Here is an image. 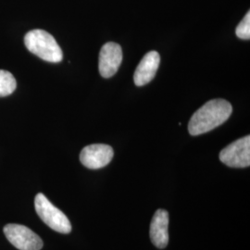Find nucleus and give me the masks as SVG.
Returning <instances> with one entry per match:
<instances>
[{
  "label": "nucleus",
  "instance_id": "obj_1",
  "mask_svg": "<svg viewBox=\"0 0 250 250\" xmlns=\"http://www.w3.org/2000/svg\"><path fill=\"white\" fill-rule=\"evenodd\" d=\"M232 105L224 99H212L199 107L190 119L188 131L191 135L210 132L224 124L232 115Z\"/></svg>",
  "mask_w": 250,
  "mask_h": 250
},
{
  "label": "nucleus",
  "instance_id": "obj_2",
  "mask_svg": "<svg viewBox=\"0 0 250 250\" xmlns=\"http://www.w3.org/2000/svg\"><path fill=\"white\" fill-rule=\"evenodd\" d=\"M24 44L27 49L40 59L48 62L58 63L62 61L63 53L56 39L44 30H33L26 34Z\"/></svg>",
  "mask_w": 250,
  "mask_h": 250
},
{
  "label": "nucleus",
  "instance_id": "obj_3",
  "mask_svg": "<svg viewBox=\"0 0 250 250\" xmlns=\"http://www.w3.org/2000/svg\"><path fill=\"white\" fill-rule=\"evenodd\" d=\"M35 208L37 215L49 228L61 233H70L72 224L67 216L46 198L44 194L39 193L35 198Z\"/></svg>",
  "mask_w": 250,
  "mask_h": 250
},
{
  "label": "nucleus",
  "instance_id": "obj_4",
  "mask_svg": "<svg viewBox=\"0 0 250 250\" xmlns=\"http://www.w3.org/2000/svg\"><path fill=\"white\" fill-rule=\"evenodd\" d=\"M3 231L11 245L19 250H40L44 246L39 235L24 225L7 224Z\"/></svg>",
  "mask_w": 250,
  "mask_h": 250
},
{
  "label": "nucleus",
  "instance_id": "obj_5",
  "mask_svg": "<svg viewBox=\"0 0 250 250\" xmlns=\"http://www.w3.org/2000/svg\"><path fill=\"white\" fill-rule=\"evenodd\" d=\"M220 161L232 168L250 165V136L247 135L227 146L220 153Z\"/></svg>",
  "mask_w": 250,
  "mask_h": 250
},
{
  "label": "nucleus",
  "instance_id": "obj_6",
  "mask_svg": "<svg viewBox=\"0 0 250 250\" xmlns=\"http://www.w3.org/2000/svg\"><path fill=\"white\" fill-rule=\"evenodd\" d=\"M114 152L110 146L104 144H94L85 146L80 154L81 163L91 170H98L106 167L111 161Z\"/></svg>",
  "mask_w": 250,
  "mask_h": 250
},
{
  "label": "nucleus",
  "instance_id": "obj_7",
  "mask_svg": "<svg viewBox=\"0 0 250 250\" xmlns=\"http://www.w3.org/2000/svg\"><path fill=\"white\" fill-rule=\"evenodd\" d=\"M123 62V50L117 43L108 42L102 46L99 54V70L104 78L112 77Z\"/></svg>",
  "mask_w": 250,
  "mask_h": 250
},
{
  "label": "nucleus",
  "instance_id": "obj_8",
  "mask_svg": "<svg viewBox=\"0 0 250 250\" xmlns=\"http://www.w3.org/2000/svg\"><path fill=\"white\" fill-rule=\"evenodd\" d=\"M169 213L165 209H158L150 224V239L158 249H165L169 243Z\"/></svg>",
  "mask_w": 250,
  "mask_h": 250
},
{
  "label": "nucleus",
  "instance_id": "obj_9",
  "mask_svg": "<svg viewBox=\"0 0 250 250\" xmlns=\"http://www.w3.org/2000/svg\"><path fill=\"white\" fill-rule=\"evenodd\" d=\"M161 57L157 51H150L144 56L134 74L135 85L143 86L151 82L160 67Z\"/></svg>",
  "mask_w": 250,
  "mask_h": 250
},
{
  "label": "nucleus",
  "instance_id": "obj_10",
  "mask_svg": "<svg viewBox=\"0 0 250 250\" xmlns=\"http://www.w3.org/2000/svg\"><path fill=\"white\" fill-rule=\"evenodd\" d=\"M17 87V82L14 76L4 70H0V98L11 95Z\"/></svg>",
  "mask_w": 250,
  "mask_h": 250
},
{
  "label": "nucleus",
  "instance_id": "obj_11",
  "mask_svg": "<svg viewBox=\"0 0 250 250\" xmlns=\"http://www.w3.org/2000/svg\"><path fill=\"white\" fill-rule=\"evenodd\" d=\"M236 36L240 39L250 40V12L249 11L241 22L236 27L235 30Z\"/></svg>",
  "mask_w": 250,
  "mask_h": 250
}]
</instances>
